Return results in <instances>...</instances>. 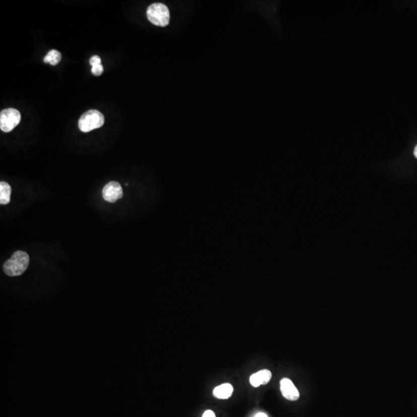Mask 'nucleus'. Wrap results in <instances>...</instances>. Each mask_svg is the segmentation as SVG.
<instances>
[{"mask_svg":"<svg viewBox=\"0 0 417 417\" xmlns=\"http://www.w3.org/2000/svg\"><path fill=\"white\" fill-rule=\"evenodd\" d=\"M254 417H267V415H266V414L263 413V412H259V413H257Z\"/></svg>","mask_w":417,"mask_h":417,"instance_id":"obj_14","label":"nucleus"},{"mask_svg":"<svg viewBox=\"0 0 417 417\" xmlns=\"http://www.w3.org/2000/svg\"><path fill=\"white\" fill-rule=\"evenodd\" d=\"M414 156H415V158L417 159V146H415V149H414Z\"/></svg>","mask_w":417,"mask_h":417,"instance_id":"obj_15","label":"nucleus"},{"mask_svg":"<svg viewBox=\"0 0 417 417\" xmlns=\"http://www.w3.org/2000/svg\"><path fill=\"white\" fill-rule=\"evenodd\" d=\"M101 58H100V56H97V55L91 56V59H90V64L92 66H95V65L101 64Z\"/></svg>","mask_w":417,"mask_h":417,"instance_id":"obj_12","label":"nucleus"},{"mask_svg":"<svg viewBox=\"0 0 417 417\" xmlns=\"http://www.w3.org/2000/svg\"><path fill=\"white\" fill-rule=\"evenodd\" d=\"M21 114L15 108H7L0 113V128L4 132H10L20 124Z\"/></svg>","mask_w":417,"mask_h":417,"instance_id":"obj_4","label":"nucleus"},{"mask_svg":"<svg viewBox=\"0 0 417 417\" xmlns=\"http://www.w3.org/2000/svg\"><path fill=\"white\" fill-rule=\"evenodd\" d=\"M234 388L230 383H224L214 389V395L217 399H227L231 396Z\"/></svg>","mask_w":417,"mask_h":417,"instance_id":"obj_8","label":"nucleus"},{"mask_svg":"<svg viewBox=\"0 0 417 417\" xmlns=\"http://www.w3.org/2000/svg\"><path fill=\"white\" fill-rule=\"evenodd\" d=\"M280 385L284 397L291 401H296L299 399V392L291 379L284 378L281 380Z\"/></svg>","mask_w":417,"mask_h":417,"instance_id":"obj_6","label":"nucleus"},{"mask_svg":"<svg viewBox=\"0 0 417 417\" xmlns=\"http://www.w3.org/2000/svg\"><path fill=\"white\" fill-rule=\"evenodd\" d=\"M202 417H216V415L212 410H206L204 412Z\"/></svg>","mask_w":417,"mask_h":417,"instance_id":"obj_13","label":"nucleus"},{"mask_svg":"<svg viewBox=\"0 0 417 417\" xmlns=\"http://www.w3.org/2000/svg\"><path fill=\"white\" fill-rule=\"evenodd\" d=\"M11 192V186L7 182H0V203L2 205L10 203Z\"/></svg>","mask_w":417,"mask_h":417,"instance_id":"obj_9","label":"nucleus"},{"mask_svg":"<svg viewBox=\"0 0 417 417\" xmlns=\"http://www.w3.org/2000/svg\"><path fill=\"white\" fill-rule=\"evenodd\" d=\"M102 196L104 200L114 203L123 197L121 185L118 182H108L103 188Z\"/></svg>","mask_w":417,"mask_h":417,"instance_id":"obj_5","label":"nucleus"},{"mask_svg":"<svg viewBox=\"0 0 417 417\" xmlns=\"http://www.w3.org/2000/svg\"><path fill=\"white\" fill-rule=\"evenodd\" d=\"M272 378V373L270 370L263 369L252 375L250 378V382L253 387H259L260 385H266L270 382Z\"/></svg>","mask_w":417,"mask_h":417,"instance_id":"obj_7","label":"nucleus"},{"mask_svg":"<svg viewBox=\"0 0 417 417\" xmlns=\"http://www.w3.org/2000/svg\"><path fill=\"white\" fill-rule=\"evenodd\" d=\"M60 60H61V53L56 50H50L44 57V62L50 63L53 66L60 63Z\"/></svg>","mask_w":417,"mask_h":417,"instance_id":"obj_10","label":"nucleus"},{"mask_svg":"<svg viewBox=\"0 0 417 417\" xmlns=\"http://www.w3.org/2000/svg\"><path fill=\"white\" fill-rule=\"evenodd\" d=\"M104 117L102 113L97 110H89L84 113L78 121V127L82 132H89L102 127Z\"/></svg>","mask_w":417,"mask_h":417,"instance_id":"obj_2","label":"nucleus"},{"mask_svg":"<svg viewBox=\"0 0 417 417\" xmlns=\"http://www.w3.org/2000/svg\"><path fill=\"white\" fill-rule=\"evenodd\" d=\"M29 263V255L26 252L18 250L13 254L11 258L5 262L4 270L8 276H20L28 268Z\"/></svg>","mask_w":417,"mask_h":417,"instance_id":"obj_1","label":"nucleus"},{"mask_svg":"<svg viewBox=\"0 0 417 417\" xmlns=\"http://www.w3.org/2000/svg\"><path fill=\"white\" fill-rule=\"evenodd\" d=\"M147 17L151 23L159 27L169 24L170 14L168 7L163 4H153L147 10Z\"/></svg>","mask_w":417,"mask_h":417,"instance_id":"obj_3","label":"nucleus"},{"mask_svg":"<svg viewBox=\"0 0 417 417\" xmlns=\"http://www.w3.org/2000/svg\"><path fill=\"white\" fill-rule=\"evenodd\" d=\"M103 72H104V67H103L101 63V64L95 65L91 68V72L95 76H100V75H102Z\"/></svg>","mask_w":417,"mask_h":417,"instance_id":"obj_11","label":"nucleus"}]
</instances>
